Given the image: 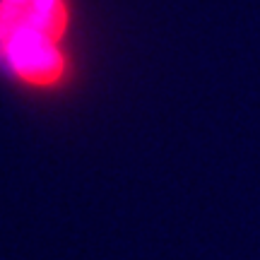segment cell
<instances>
[{"mask_svg":"<svg viewBox=\"0 0 260 260\" xmlns=\"http://www.w3.org/2000/svg\"><path fill=\"white\" fill-rule=\"evenodd\" d=\"M68 0H0V73L31 94H53L73 80Z\"/></svg>","mask_w":260,"mask_h":260,"instance_id":"1","label":"cell"}]
</instances>
